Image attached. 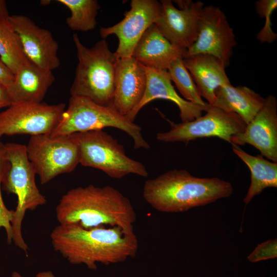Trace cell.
<instances>
[{"label":"cell","mask_w":277,"mask_h":277,"mask_svg":"<svg viewBox=\"0 0 277 277\" xmlns=\"http://www.w3.org/2000/svg\"><path fill=\"white\" fill-rule=\"evenodd\" d=\"M54 250L70 263L84 264L91 270L96 263L115 264L134 258L138 243L134 232L120 227L85 229L73 225H58L51 231Z\"/></svg>","instance_id":"obj_1"},{"label":"cell","mask_w":277,"mask_h":277,"mask_svg":"<svg viewBox=\"0 0 277 277\" xmlns=\"http://www.w3.org/2000/svg\"><path fill=\"white\" fill-rule=\"evenodd\" d=\"M60 225L85 229L100 226L120 227L133 232L136 214L130 201L116 188L89 185L68 191L55 208Z\"/></svg>","instance_id":"obj_2"},{"label":"cell","mask_w":277,"mask_h":277,"mask_svg":"<svg viewBox=\"0 0 277 277\" xmlns=\"http://www.w3.org/2000/svg\"><path fill=\"white\" fill-rule=\"evenodd\" d=\"M232 192L231 184L225 180L198 177L186 170L175 169L147 180L143 196L156 210L174 213L206 205Z\"/></svg>","instance_id":"obj_3"},{"label":"cell","mask_w":277,"mask_h":277,"mask_svg":"<svg viewBox=\"0 0 277 277\" xmlns=\"http://www.w3.org/2000/svg\"><path fill=\"white\" fill-rule=\"evenodd\" d=\"M78 64L70 89L71 96L86 98L102 106L111 105L114 92L115 66L118 57L103 39L90 48L77 34L73 35Z\"/></svg>","instance_id":"obj_4"},{"label":"cell","mask_w":277,"mask_h":277,"mask_svg":"<svg viewBox=\"0 0 277 277\" xmlns=\"http://www.w3.org/2000/svg\"><path fill=\"white\" fill-rule=\"evenodd\" d=\"M4 149L8 163L2 178V188L17 198L11 223L12 242L27 253L28 246L22 232L25 214L27 210H34L45 205L47 200L36 184V173L29 160L26 146L10 143L4 144Z\"/></svg>","instance_id":"obj_5"},{"label":"cell","mask_w":277,"mask_h":277,"mask_svg":"<svg viewBox=\"0 0 277 277\" xmlns=\"http://www.w3.org/2000/svg\"><path fill=\"white\" fill-rule=\"evenodd\" d=\"M107 127L119 129L133 141L134 148L149 149L141 127L120 114L111 105L102 106L86 98L71 96L67 109L58 125L50 134L69 135L77 132L102 129Z\"/></svg>","instance_id":"obj_6"},{"label":"cell","mask_w":277,"mask_h":277,"mask_svg":"<svg viewBox=\"0 0 277 277\" xmlns=\"http://www.w3.org/2000/svg\"><path fill=\"white\" fill-rule=\"evenodd\" d=\"M70 135L78 146L82 166L101 170L113 179H119L129 174L148 176L145 166L128 157L124 146L102 129Z\"/></svg>","instance_id":"obj_7"},{"label":"cell","mask_w":277,"mask_h":277,"mask_svg":"<svg viewBox=\"0 0 277 277\" xmlns=\"http://www.w3.org/2000/svg\"><path fill=\"white\" fill-rule=\"evenodd\" d=\"M26 150L42 185L60 174L73 171L80 164L79 148L70 135H32Z\"/></svg>","instance_id":"obj_8"},{"label":"cell","mask_w":277,"mask_h":277,"mask_svg":"<svg viewBox=\"0 0 277 277\" xmlns=\"http://www.w3.org/2000/svg\"><path fill=\"white\" fill-rule=\"evenodd\" d=\"M164 118L170 125V130L156 134V139L164 142H183L199 138L216 136L232 145L233 136L243 132L246 124L236 113L210 106L205 115L193 121L175 123Z\"/></svg>","instance_id":"obj_9"},{"label":"cell","mask_w":277,"mask_h":277,"mask_svg":"<svg viewBox=\"0 0 277 277\" xmlns=\"http://www.w3.org/2000/svg\"><path fill=\"white\" fill-rule=\"evenodd\" d=\"M65 104H12L0 113V137L3 135L51 134L65 110Z\"/></svg>","instance_id":"obj_10"},{"label":"cell","mask_w":277,"mask_h":277,"mask_svg":"<svg viewBox=\"0 0 277 277\" xmlns=\"http://www.w3.org/2000/svg\"><path fill=\"white\" fill-rule=\"evenodd\" d=\"M236 45L233 29L225 13L219 7L210 5L202 9L197 39L187 49L184 57L209 54L220 59L227 67Z\"/></svg>","instance_id":"obj_11"},{"label":"cell","mask_w":277,"mask_h":277,"mask_svg":"<svg viewBox=\"0 0 277 277\" xmlns=\"http://www.w3.org/2000/svg\"><path fill=\"white\" fill-rule=\"evenodd\" d=\"M130 9L116 24L100 29L103 38L114 34L118 39L114 52L118 58L132 57L133 50L146 30L155 24L160 16L162 6L156 0H132Z\"/></svg>","instance_id":"obj_12"},{"label":"cell","mask_w":277,"mask_h":277,"mask_svg":"<svg viewBox=\"0 0 277 277\" xmlns=\"http://www.w3.org/2000/svg\"><path fill=\"white\" fill-rule=\"evenodd\" d=\"M161 0V12L155 23L163 35L171 43L186 48L197 39L200 17L204 4L200 1Z\"/></svg>","instance_id":"obj_13"},{"label":"cell","mask_w":277,"mask_h":277,"mask_svg":"<svg viewBox=\"0 0 277 277\" xmlns=\"http://www.w3.org/2000/svg\"><path fill=\"white\" fill-rule=\"evenodd\" d=\"M8 20L30 62L51 71L60 66L58 44L49 30L41 28L24 15H10Z\"/></svg>","instance_id":"obj_14"},{"label":"cell","mask_w":277,"mask_h":277,"mask_svg":"<svg viewBox=\"0 0 277 277\" xmlns=\"http://www.w3.org/2000/svg\"><path fill=\"white\" fill-rule=\"evenodd\" d=\"M231 142L237 146L250 144L262 155L277 163V101L274 96L265 98L262 108L243 132L232 137Z\"/></svg>","instance_id":"obj_15"},{"label":"cell","mask_w":277,"mask_h":277,"mask_svg":"<svg viewBox=\"0 0 277 277\" xmlns=\"http://www.w3.org/2000/svg\"><path fill=\"white\" fill-rule=\"evenodd\" d=\"M147 83L145 67L133 57L118 58L115 88L111 106L126 116L140 103Z\"/></svg>","instance_id":"obj_16"},{"label":"cell","mask_w":277,"mask_h":277,"mask_svg":"<svg viewBox=\"0 0 277 277\" xmlns=\"http://www.w3.org/2000/svg\"><path fill=\"white\" fill-rule=\"evenodd\" d=\"M147 75L146 87L143 97L138 105L126 116L134 122L140 110L148 103L155 99H165L174 103L180 110L182 122H190L202 115L210 107L196 104L181 97L172 85L170 75L166 70L145 67Z\"/></svg>","instance_id":"obj_17"},{"label":"cell","mask_w":277,"mask_h":277,"mask_svg":"<svg viewBox=\"0 0 277 277\" xmlns=\"http://www.w3.org/2000/svg\"><path fill=\"white\" fill-rule=\"evenodd\" d=\"M186 51L170 42L154 24L136 44L132 57L146 67L167 71L174 60L184 57Z\"/></svg>","instance_id":"obj_18"},{"label":"cell","mask_w":277,"mask_h":277,"mask_svg":"<svg viewBox=\"0 0 277 277\" xmlns=\"http://www.w3.org/2000/svg\"><path fill=\"white\" fill-rule=\"evenodd\" d=\"M54 80L51 71L28 60L18 68L14 81L7 88L12 104L41 103Z\"/></svg>","instance_id":"obj_19"},{"label":"cell","mask_w":277,"mask_h":277,"mask_svg":"<svg viewBox=\"0 0 277 277\" xmlns=\"http://www.w3.org/2000/svg\"><path fill=\"white\" fill-rule=\"evenodd\" d=\"M183 62L192 77L201 96L212 106L215 91L230 83L225 66L220 59L206 54H196L183 58Z\"/></svg>","instance_id":"obj_20"},{"label":"cell","mask_w":277,"mask_h":277,"mask_svg":"<svg viewBox=\"0 0 277 277\" xmlns=\"http://www.w3.org/2000/svg\"><path fill=\"white\" fill-rule=\"evenodd\" d=\"M212 106L237 114L247 125L263 107L265 98L244 86H233L230 83L215 91Z\"/></svg>","instance_id":"obj_21"},{"label":"cell","mask_w":277,"mask_h":277,"mask_svg":"<svg viewBox=\"0 0 277 277\" xmlns=\"http://www.w3.org/2000/svg\"><path fill=\"white\" fill-rule=\"evenodd\" d=\"M233 152L248 166L251 173V183L244 202L249 203L253 197L268 187H277V163L265 159L261 154L251 155L236 145Z\"/></svg>","instance_id":"obj_22"},{"label":"cell","mask_w":277,"mask_h":277,"mask_svg":"<svg viewBox=\"0 0 277 277\" xmlns=\"http://www.w3.org/2000/svg\"><path fill=\"white\" fill-rule=\"evenodd\" d=\"M70 11L66 24L72 30L86 32L94 29L100 6L96 0H57Z\"/></svg>","instance_id":"obj_23"},{"label":"cell","mask_w":277,"mask_h":277,"mask_svg":"<svg viewBox=\"0 0 277 277\" xmlns=\"http://www.w3.org/2000/svg\"><path fill=\"white\" fill-rule=\"evenodd\" d=\"M0 57L14 74L28 61L9 20H0Z\"/></svg>","instance_id":"obj_24"},{"label":"cell","mask_w":277,"mask_h":277,"mask_svg":"<svg viewBox=\"0 0 277 277\" xmlns=\"http://www.w3.org/2000/svg\"><path fill=\"white\" fill-rule=\"evenodd\" d=\"M171 81L185 100L191 103L205 106L204 102L190 73L184 66L182 58H178L171 64L167 70Z\"/></svg>","instance_id":"obj_25"},{"label":"cell","mask_w":277,"mask_h":277,"mask_svg":"<svg viewBox=\"0 0 277 277\" xmlns=\"http://www.w3.org/2000/svg\"><path fill=\"white\" fill-rule=\"evenodd\" d=\"M277 8L276 0H260L255 3L257 13L261 17L265 18L264 27L256 34V37L262 43L271 44L277 38V34L272 29L271 16Z\"/></svg>","instance_id":"obj_26"},{"label":"cell","mask_w":277,"mask_h":277,"mask_svg":"<svg viewBox=\"0 0 277 277\" xmlns=\"http://www.w3.org/2000/svg\"><path fill=\"white\" fill-rule=\"evenodd\" d=\"M8 161L6 158L4 144L0 141V229L3 228L6 232L7 242H12V230L11 221L14 210L8 209L3 199L2 194V181Z\"/></svg>","instance_id":"obj_27"},{"label":"cell","mask_w":277,"mask_h":277,"mask_svg":"<svg viewBox=\"0 0 277 277\" xmlns=\"http://www.w3.org/2000/svg\"><path fill=\"white\" fill-rule=\"evenodd\" d=\"M276 239L269 240L257 246L250 253L248 259L251 262L274 259L277 256Z\"/></svg>","instance_id":"obj_28"},{"label":"cell","mask_w":277,"mask_h":277,"mask_svg":"<svg viewBox=\"0 0 277 277\" xmlns=\"http://www.w3.org/2000/svg\"><path fill=\"white\" fill-rule=\"evenodd\" d=\"M14 79V74L0 57V84L7 88Z\"/></svg>","instance_id":"obj_29"},{"label":"cell","mask_w":277,"mask_h":277,"mask_svg":"<svg viewBox=\"0 0 277 277\" xmlns=\"http://www.w3.org/2000/svg\"><path fill=\"white\" fill-rule=\"evenodd\" d=\"M11 104L7 88L0 84V108L9 107Z\"/></svg>","instance_id":"obj_30"},{"label":"cell","mask_w":277,"mask_h":277,"mask_svg":"<svg viewBox=\"0 0 277 277\" xmlns=\"http://www.w3.org/2000/svg\"><path fill=\"white\" fill-rule=\"evenodd\" d=\"M11 277H25L17 271H13ZM35 277H56L53 272L50 270L43 271L37 273Z\"/></svg>","instance_id":"obj_31"},{"label":"cell","mask_w":277,"mask_h":277,"mask_svg":"<svg viewBox=\"0 0 277 277\" xmlns=\"http://www.w3.org/2000/svg\"><path fill=\"white\" fill-rule=\"evenodd\" d=\"M9 16L6 2L0 0V20H8Z\"/></svg>","instance_id":"obj_32"}]
</instances>
